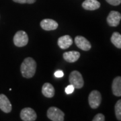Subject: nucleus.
Returning a JSON list of instances; mask_svg holds the SVG:
<instances>
[{"label": "nucleus", "instance_id": "nucleus-6", "mask_svg": "<svg viewBox=\"0 0 121 121\" xmlns=\"http://www.w3.org/2000/svg\"><path fill=\"white\" fill-rule=\"evenodd\" d=\"M20 118L24 121H35L37 115L35 110L31 108H24L20 112Z\"/></svg>", "mask_w": 121, "mask_h": 121}, {"label": "nucleus", "instance_id": "nucleus-3", "mask_svg": "<svg viewBox=\"0 0 121 121\" xmlns=\"http://www.w3.org/2000/svg\"><path fill=\"white\" fill-rule=\"evenodd\" d=\"M13 43L17 47H23L28 43V36L23 30L17 31L13 36Z\"/></svg>", "mask_w": 121, "mask_h": 121}, {"label": "nucleus", "instance_id": "nucleus-18", "mask_svg": "<svg viewBox=\"0 0 121 121\" xmlns=\"http://www.w3.org/2000/svg\"><path fill=\"white\" fill-rule=\"evenodd\" d=\"M14 2L18 3V4H32L36 2V0H13Z\"/></svg>", "mask_w": 121, "mask_h": 121}, {"label": "nucleus", "instance_id": "nucleus-5", "mask_svg": "<svg viewBox=\"0 0 121 121\" xmlns=\"http://www.w3.org/2000/svg\"><path fill=\"white\" fill-rule=\"evenodd\" d=\"M88 102L91 108L96 109L98 108L102 102V95L99 91L97 90L91 91L88 97Z\"/></svg>", "mask_w": 121, "mask_h": 121}, {"label": "nucleus", "instance_id": "nucleus-19", "mask_svg": "<svg viewBox=\"0 0 121 121\" xmlns=\"http://www.w3.org/2000/svg\"><path fill=\"white\" fill-rule=\"evenodd\" d=\"M93 121H105V117H104V114L99 113L96 114L95 117H94L93 118Z\"/></svg>", "mask_w": 121, "mask_h": 121}, {"label": "nucleus", "instance_id": "nucleus-9", "mask_svg": "<svg viewBox=\"0 0 121 121\" xmlns=\"http://www.w3.org/2000/svg\"><path fill=\"white\" fill-rule=\"evenodd\" d=\"M0 109L5 113H9L12 109L10 101L4 94H0Z\"/></svg>", "mask_w": 121, "mask_h": 121}, {"label": "nucleus", "instance_id": "nucleus-17", "mask_svg": "<svg viewBox=\"0 0 121 121\" xmlns=\"http://www.w3.org/2000/svg\"><path fill=\"white\" fill-rule=\"evenodd\" d=\"M115 114L118 121H121V99L117 101L115 104Z\"/></svg>", "mask_w": 121, "mask_h": 121}, {"label": "nucleus", "instance_id": "nucleus-16", "mask_svg": "<svg viewBox=\"0 0 121 121\" xmlns=\"http://www.w3.org/2000/svg\"><path fill=\"white\" fill-rule=\"evenodd\" d=\"M111 42L112 43L118 48H121V35L120 33L115 32H114L111 36Z\"/></svg>", "mask_w": 121, "mask_h": 121}, {"label": "nucleus", "instance_id": "nucleus-22", "mask_svg": "<svg viewBox=\"0 0 121 121\" xmlns=\"http://www.w3.org/2000/svg\"><path fill=\"white\" fill-rule=\"evenodd\" d=\"M63 75H64V73L61 70H58L55 73V76L57 78H62V77H63Z\"/></svg>", "mask_w": 121, "mask_h": 121}, {"label": "nucleus", "instance_id": "nucleus-10", "mask_svg": "<svg viewBox=\"0 0 121 121\" xmlns=\"http://www.w3.org/2000/svg\"><path fill=\"white\" fill-rule=\"evenodd\" d=\"M58 23L52 19H44L40 22V26L44 30H55L58 28Z\"/></svg>", "mask_w": 121, "mask_h": 121}, {"label": "nucleus", "instance_id": "nucleus-8", "mask_svg": "<svg viewBox=\"0 0 121 121\" xmlns=\"http://www.w3.org/2000/svg\"><path fill=\"white\" fill-rule=\"evenodd\" d=\"M75 43L79 48L85 51L90 50L91 47L90 43L82 36H77L75 38Z\"/></svg>", "mask_w": 121, "mask_h": 121}, {"label": "nucleus", "instance_id": "nucleus-20", "mask_svg": "<svg viewBox=\"0 0 121 121\" xmlns=\"http://www.w3.org/2000/svg\"><path fill=\"white\" fill-rule=\"evenodd\" d=\"M74 90H75V87H74L73 86L71 85V84H70L68 86L66 87V88H65V93L67 94H72Z\"/></svg>", "mask_w": 121, "mask_h": 121}, {"label": "nucleus", "instance_id": "nucleus-7", "mask_svg": "<svg viewBox=\"0 0 121 121\" xmlns=\"http://www.w3.org/2000/svg\"><path fill=\"white\" fill-rule=\"evenodd\" d=\"M121 20V14L117 11H111L107 17V22L108 25L112 27H116Z\"/></svg>", "mask_w": 121, "mask_h": 121}, {"label": "nucleus", "instance_id": "nucleus-12", "mask_svg": "<svg viewBox=\"0 0 121 121\" xmlns=\"http://www.w3.org/2000/svg\"><path fill=\"white\" fill-rule=\"evenodd\" d=\"M63 59L68 63H74L79 59L80 53L78 51H68L63 53Z\"/></svg>", "mask_w": 121, "mask_h": 121}, {"label": "nucleus", "instance_id": "nucleus-14", "mask_svg": "<svg viewBox=\"0 0 121 121\" xmlns=\"http://www.w3.org/2000/svg\"><path fill=\"white\" fill-rule=\"evenodd\" d=\"M113 94L116 96H121V77L118 76L114 79L112 85Z\"/></svg>", "mask_w": 121, "mask_h": 121}, {"label": "nucleus", "instance_id": "nucleus-1", "mask_svg": "<svg viewBox=\"0 0 121 121\" xmlns=\"http://www.w3.org/2000/svg\"><path fill=\"white\" fill-rule=\"evenodd\" d=\"M36 70V63L32 58L27 57L23 60L20 71L24 78L29 79L35 75Z\"/></svg>", "mask_w": 121, "mask_h": 121}, {"label": "nucleus", "instance_id": "nucleus-2", "mask_svg": "<svg viewBox=\"0 0 121 121\" xmlns=\"http://www.w3.org/2000/svg\"><path fill=\"white\" fill-rule=\"evenodd\" d=\"M69 83L73 85L75 88L80 89L83 86L84 82L82 75L78 71H73L69 75Z\"/></svg>", "mask_w": 121, "mask_h": 121}, {"label": "nucleus", "instance_id": "nucleus-4", "mask_svg": "<svg viewBox=\"0 0 121 121\" xmlns=\"http://www.w3.org/2000/svg\"><path fill=\"white\" fill-rule=\"evenodd\" d=\"M47 117L52 121H63L65 114L59 108L51 107L48 109Z\"/></svg>", "mask_w": 121, "mask_h": 121}, {"label": "nucleus", "instance_id": "nucleus-11", "mask_svg": "<svg viewBox=\"0 0 121 121\" xmlns=\"http://www.w3.org/2000/svg\"><path fill=\"white\" fill-rule=\"evenodd\" d=\"M57 44L61 49H67L72 45L73 40L69 35H65L59 38Z\"/></svg>", "mask_w": 121, "mask_h": 121}, {"label": "nucleus", "instance_id": "nucleus-21", "mask_svg": "<svg viewBox=\"0 0 121 121\" xmlns=\"http://www.w3.org/2000/svg\"><path fill=\"white\" fill-rule=\"evenodd\" d=\"M109 4L112 5H118L121 4V0H106Z\"/></svg>", "mask_w": 121, "mask_h": 121}, {"label": "nucleus", "instance_id": "nucleus-13", "mask_svg": "<svg viewBox=\"0 0 121 121\" xmlns=\"http://www.w3.org/2000/svg\"><path fill=\"white\" fill-rule=\"evenodd\" d=\"M82 7L86 10H95L99 8L100 3L97 0H86L83 2Z\"/></svg>", "mask_w": 121, "mask_h": 121}, {"label": "nucleus", "instance_id": "nucleus-15", "mask_svg": "<svg viewBox=\"0 0 121 121\" xmlns=\"http://www.w3.org/2000/svg\"><path fill=\"white\" fill-rule=\"evenodd\" d=\"M55 88L50 83H45L42 87V93L47 98H52L55 95Z\"/></svg>", "mask_w": 121, "mask_h": 121}]
</instances>
